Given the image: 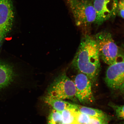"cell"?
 <instances>
[{
	"label": "cell",
	"mask_w": 124,
	"mask_h": 124,
	"mask_svg": "<svg viewBox=\"0 0 124 124\" xmlns=\"http://www.w3.org/2000/svg\"><path fill=\"white\" fill-rule=\"evenodd\" d=\"M17 77L14 66L0 58V90L11 84Z\"/></svg>",
	"instance_id": "cell-9"
},
{
	"label": "cell",
	"mask_w": 124,
	"mask_h": 124,
	"mask_svg": "<svg viewBox=\"0 0 124 124\" xmlns=\"http://www.w3.org/2000/svg\"><path fill=\"white\" fill-rule=\"evenodd\" d=\"M45 101L46 103L52 106L54 109L60 112L70 108L77 109L76 104H72L62 100L54 98L49 96L45 99Z\"/></svg>",
	"instance_id": "cell-10"
},
{
	"label": "cell",
	"mask_w": 124,
	"mask_h": 124,
	"mask_svg": "<svg viewBox=\"0 0 124 124\" xmlns=\"http://www.w3.org/2000/svg\"><path fill=\"white\" fill-rule=\"evenodd\" d=\"M73 81L76 90V97L80 102L87 104L94 101L92 84L86 75L79 73L76 76Z\"/></svg>",
	"instance_id": "cell-8"
},
{
	"label": "cell",
	"mask_w": 124,
	"mask_h": 124,
	"mask_svg": "<svg viewBox=\"0 0 124 124\" xmlns=\"http://www.w3.org/2000/svg\"><path fill=\"white\" fill-rule=\"evenodd\" d=\"M76 105L77 110L80 112L105 121L106 119V115L101 110L78 105Z\"/></svg>",
	"instance_id": "cell-11"
},
{
	"label": "cell",
	"mask_w": 124,
	"mask_h": 124,
	"mask_svg": "<svg viewBox=\"0 0 124 124\" xmlns=\"http://www.w3.org/2000/svg\"><path fill=\"white\" fill-rule=\"evenodd\" d=\"M76 90L73 81L63 72L54 79L48 89V95L53 98L64 100L76 97Z\"/></svg>",
	"instance_id": "cell-4"
},
{
	"label": "cell",
	"mask_w": 124,
	"mask_h": 124,
	"mask_svg": "<svg viewBox=\"0 0 124 124\" xmlns=\"http://www.w3.org/2000/svg\"><path fill=\"white\" fill-rule=\"evenodd\" d=\"M78 111L76 108H72L62 111L63 124H78L77 120Z\"/></svg>",
	"instance_id": "cell-12"
},
{
	"label": "cell",
	"mask_w": 124,
	"mask_h": 124,
	"mask_svg": "<svg viewBox=\"0 0 124 124\" xmlns=\"http://www.w3.org/2000/svg\"><path fill=\"white\" fill-rule=\"evenodd\" d=\"M91 116L78 111L77 120L78 124H89Z\"/></svg>",
	"instance_id": "cell-14"
},
{
	"label": "cell",
	"mask_w": 124,
	"mask_h": 124,
	"mask_svg": "<svg viewBox=\"0 0 124 124\" xmlns=\"http://www.w3.org/2000/svg\"><path fill=\"white\" fill-rule=\"evenodd\" d=\"M124 19V0L118 1L117 9V14Z\"/></svg>",
	"instance_id": "cell-16"
},
{
	"label": "cell",
	"mask_w": 124,
	"mask_h": 124,
	"mask_svg": "<svg viewBox=\"0 0 124 124\" xmlns=\"http://www.w3.org/2000/svg\"><path fill=\"white\" fill-rule=\"evenodd\" d=\"M14 17L12 0H0V44L11 31Z\"/></svg>",
	"instance_id": "cell-7"
},
{
	"label": "cell",
	"mask_w": 124,
	"mask_h": 124,
	"mask_svg": "<svg viewBox=\"0 0 124 124\" xmlns=\"http://www.w3.org/2000/svg\"><path fill=\"white\" fill-rule=\"evenodd\" d=\"M115 113L116 116L119 119L124 120V105H111Z\"/></svg>",
	"instance_id": "cell-15"
},
{
	"label": "cell",
	"mask_w": 124,
	"mask_h": 124,
	"mask_svg": "<svg viewBox=\"0 0 124 124\" xmlns=\"http://www.w3.org/2000/svg\"><path fill=\"white\" fill-rule=\"evenodd\" d=\"M93 37L100 58L108 66L116 61L120 51L111 33L106 31L97 33Z\"/></svg>",
	"instance_id": "cell-3"
},
{
	"label": "cell",
	"mask_w": 124,
	"mask_h": 124,
	"mask_svg": "<svg viewBox=\"0 0 124 124\" xmlns=\"http://www.w3.org/2000/svg\"><path fill=\"white\" fill-rule=\"evenodd\" d=\"M97 18L95 24L101 25L108 20L113 19L117 15L118 0H92Z\"/></svg>",
	"instance_id": "cell-6"
},
{
	"label": "cell",
	"mask_w": 124,
	"mask_h": 124,
	"mask_svg": "<svg viewBox=\"0 0 124 124\" xmlns=\"http://www.w3.org/2000/svg\"><path fill=\"white\" fill-rule=\"evenodd\" d=\"M102 124H108L107 123V122H103V123H102Z\"/></svg>",
	"instance_id": "cell-18"
},
{
	"label": "cell",
	"mask_w": 124,
	"mask_h": 124,
	"mask_svg": "<svg viewBox=\"0 0 124 124\" xmlns=\"http://www.w3.org/2000/svg\"><path fill=\"white\" fill-rule=\"evenodd\" d=\"M120 124H124V123H122Z\"/></svg>",
	"instance_id": "cell-19"
},
{
	"label": "cell",
	"mask_w": 124,
	"mask_h": 124,
	"mask_svg": "<svg viewBox=\"0 0 124 124\" xmlns=\"http://www.w3.org/2000/svg\"><path fill=\"white\" fill-rule=\"evenodd\" d=\"M100 57L93 37L84 35L72 66L79 73L86 75L92 85L96 83L100 70Z\"/></svg>",
	"instance_id": "cell-1"
},
{
	"label": "cell",
	"mask_w": 124,
	"mask_h": 124,
	"mask_svg": "<svg viewBox=\"0 0 124 124\" xmlns=\"http://www.w3.org/2000/svg\"><path fill=\"white\" fill-rule=\"evenodd\" d=\"M105 81L110 89L124 93V51H121L115 62L107 70Z\"/></svg>",
	"instance_id": "cell-5"
},
{
	"label": "cell",
	"mask_w": 124,
	"mask_h": 124,
	"mask_svg": "<svg viewBox=\"0 0 124 124\" xmlns=\"http://www.w3.org/2000/svg\"><path fill=\"white\" fill-rule=\"evenodd\" d=\"M67 1L70 8L76 25L85 30V34H89L87 29L88 30L93 23H95L97 18L92 0Z\"/></svg>",
	"instance_id": "cell-2"
},
{
	"label": "cell",
	"mask_w": 124,
	"mask_h": 124,
	"mask_svg": "<svg viewBox=\"0 0 124 124\" xmlns=\"http://www.w3.org/2000/svg\"><path fill=\"white\" fill-rule=\"evenodd\" d=\"M105 122V121L102 119L91 116L89 124H102Z\"/></svg>",
	"instance_id": "cell-17"
},
{
	"label": "cell",
	"mask_w": 124,
	"mask_h": 124,
	"mask_svg": "<svg viewBox=\"0 0 124 124\" xmlns=\"http://www.w3.org/2000/svg\"><path fill=\"white\" fill-rule=\"evenodd\" d=\"M48 124H63L61 112L53 110L49 116Z\"/></svg>",
	"instance_id": "cell-13"
}]
</instances>
